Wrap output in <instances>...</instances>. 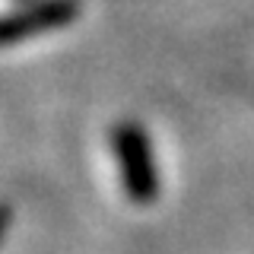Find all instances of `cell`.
<instances>
[{
	"instance_id": "cell-3",
	"label": "cell",
	"mask_w": 254,
	"mask_h": 254,
	"mask_svg": "<svg viewBox=\"0 0 254 254\" xmlns=\"http://www.w3.org/2000/svg\"><path fill=\"white\" fill-rule=\"evenodd\" d=\"M10 222H13L10 203H0V245H3V238H6V229H10Z\"/></svg>"
},
{
	"instance_id": "cell-1",
	"label": "cell",
	"mask_w": 254,
	"mask_h": 254,
	"mask_svg": "<svg viewBox=\"0 0 254 254\" xmlns=\"http://www.w3.org/2000/svg\"><path fill=\"white\" fill-rule=\"evenodd\" d=\"M111 153L118 162L121 188L137 206H149L159 197V165L146 130L137 121H118L111 130Z\"/></svg>"
},
{
	"instance_id": "cell-2",
	"label": "cell",
	"mask_w": 254,
	"mask_h": 254,
	"mask_svg": "<svg viewBox=\"0 0 254 254\" xmlns=\"http://www.w3.org/2000/svg\"><path fill=\"white\" fill-rule=\"evenodd\" d=\"M79 13H83L79 0H32L10 13H0V48L67 29L79 19Z\"/></svg>"
}]
</instances>
